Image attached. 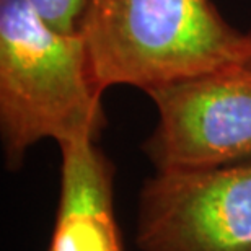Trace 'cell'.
I'll return each instance as SVG.
<instances>
[{
    "label": "cell",
    "instance_id": "cell-1",
    "mask_svg": "<svg viewBox=\"0 0 251 251\" xmlns=\"http://www.w3.org/2000/svg\"><path fill=\"white\" fill-rule=\"evenodd\" d=\"M101 97L77 31L51 26L28 0H0V132L10 170L44 139L98 140Z\"/></svg>",
    "mask_w": 251,
    "mask_h": 251
},
{
    "label": "cell",
    "instance_id": "cell-6",
    "mask_svg": "<svg viewBox=\"0 0 251 251\" xmlns=\"http://www.w3.org/2000/svg\"><path fill=\"white\" fill-rule=\"evenodd\" d=\"M46 22L62 33H75L82 0H28Z\"/></svg>",
    "mask_w": 251,
    "mask_h": 251
},
{
    "label": "cell",
    "instance_id": "cell-3",
    "mask_svg": "<svg viewBox=\"0 0 251 251\" xmlns=\"http://www.w3.org/2000/svg\"><path fill=\"white\" fill-rule=\"evenodd\" d=\"M158 123L144 150L157 172L251 158V65L240 62L147 92Z\"/></svg>",
    "mask_w": 251,
    "mask_h": 251
},
{
    "label": "cell",
    "instance_id": "cell-7",
    "mask_svg": "<svg viewBox=\"0 0 251 251\" xmlns=\"http://www.w3.org/2000/svg\"><path fill=\"white\" fill-rule=\"evenodd\" d=\"M248 38H250V51H248V56H247V61H245V64L251 65V33H248Z\"/></svg>",
    "mask_w": 251,
    "mask_h": 251
},
{
    "label": "cell",
    "instance_id": "cell-5",
    "mask_svg": "<svg viewBox=\"0 0 251 251\" xmlns=\"http://www.w3.org/2000/svg\"><path fill=\"white\" fill-rule=\"evenodd\" d=\"M61 188L48 251H124L114 214V168L97 140L59 145Z\"/></svg>",
    "mask_w": 251,
    "mask_h": 251
},
{
    "label": "cell",
    "instance_id": "cell-4",
    "mask_svg": "<svg viewBox=\"0 0 251 251\" xmlns=\"http://www.w3.org/2000/svg\"><path fill=\"white\" fill-rule=\"evenodd\" d=\"M140 251H251V162L157 172L139 194Z\"/></svg>",
    "mask_w": 251,
    "mask_h": 251
},
{
    "label": "cell",
    "instance_id": "cell-2",
    "mask_svg": "<svg viewBox=\"0 0 251 251\" xmlns=\"http://www.w3.org/2000/svg\"><path fill=\"white\" fill-rule=\"evenodd\" d=\"M95 85L150 92L247 61L248 33L210 0H82L77 23Z\"/></svg>",
    "mask_w": 251,
    "mask_h": 251
}]
</instances>
